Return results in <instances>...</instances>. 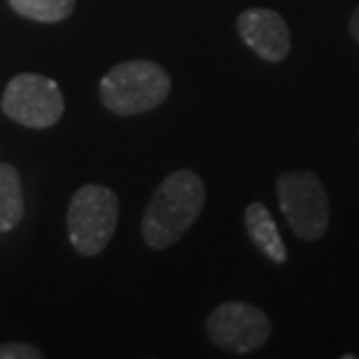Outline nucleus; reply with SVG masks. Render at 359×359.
Here are the masks:
<instances>
[{"instance_id": "1", "label": "nucleus", "mask_w": 359, "mask_h": 359, "mask_svg": "<svg viewBox=\"0 0 359 359\" xmlns=\"http://www.w3.org/2000/svg\"><path fill=\"white\" fill-rule=\"evenodd\" d=\"M205 205V187L194 170H175L156 187L145 215L142 238L149 248L166 250L189 231Z\"/></svg>"}, {"instance_id": "2", "label": "nucleus", "mask_w": 359, "mask_h": 359, "mask_svg": "<svg viewBox=\"0 0 359 359\" xmlns=\"http://www.w3.org/2000/svg\"><path fill=\"white\" fill-rule=\"evenodd\" d=\"M98 93L110 112L131 117L154 110L168 98L170 77L154 61H124L107 70Z\"/></svg>"}, {"instance_id": "3", "label": "nucleus", "mask_w": 359, "mask_h": 359, "mask_svg": "<svg viewBox=\"0 0 359 359\" xmlns=\"http://www.w3.org/2000/svg\"><path fill=\"white\" fill-rule=\"evenodd\" d=\"M117 219V194L103 184H84L68 208V238L80 255L96 257L110 243Z\"/></svg>"}, {"instance_id": "4", "label": "nucleus", "mask_w": 359, "mask_h": 359, "mask_svg": "<svg viewBox=\"0 0 359 359\" xmlns=\"http://www.w3.org/2000/svg\"><path fill=\"white\" fill-rule=\"evenodd\" d=\"M278 203L287 224L304 241H318L329 226V198L311 170H290L276 182Z\"/></svg>"}, {"instance_id": "5", "label": "nucleus", "mask_w": 359, "mask_h": 359, "mask_svg": "<svg viewBox=\"0 0 359 359\" xmlns=\"http://www.w3.org/2000/svg\"><path fill=\"white\" fill-rule=\"evenodd\" d=\"M63 93L59 84L35 73H21L7 84L3 112L28 128H49L63 117Z\"/></svg>"}, {"instance_id": "6", "label": "nucleus", "mask_w": 359, "mask_h": 359, "mask_svg": "<svg viewBox=\"0 0 359 359\" xmlns=\"http://www.w3.org/2000/svg\"><path fill=\"white\" fill-rule=\"evenodd\" d=\"M205 329L217 348L231 353H252L269 341L271 320L252 304L226 301L210 313Z\"/></svg>"}, {"instance_id": "7", "label": "nucleus", "mask_w": 359, "mask_h": 359, "mask_svg": "<svg viewBox=\"0 0 359 359\" xmlns=\"http://www.w3.org/2000/svg\"><path fill=\"white\" fill-rule=\"evenodd\" d=\"M238 33L243 42L264 61L278 63L287 59L292 49V35L287 21L266 7H250V10L241 12Z\"/></svg>"}, {"instance_id": "8", "label": "nucleus", "mask_w": 359, "mask_h": 359, "mask_svg": "<svg viewBox=\"0 0 359 359\" xmlns=\"http://www.w3.org/2000/svg\"><path fill=\"white\" fill-rule=\"evenodd\" d=\"M245 229H248L250 238H252V243L257 245V250H259L264 257H269V259L276 264L287 262V248L283 243V236H280L269 208L259 203V201H255V203L248 205Z\"/></svg>"}, {"instance_id": "9", "label": "nucleus", "mask_w": 359, "mask_h": 359, "mask_svg": "<svg viewBox=\"0 0 359 359\" xmlns=\"http://www.w3.org/2000/svg\"><path fill=\"white\" fill-rule=\"evenodd\" d=\"M24 217V194L19 173L10 163H0V233L10 231Z\"/></svg>"}, {"instance_id": "10", "label": "nucleus", "mask_w": 359, "mask_h": 359, "mask_svg": "<svg viewBox=\"0 0 359 359\" xmlns=\"http://www.w3.org/2000/svg\"><path fill=\"white\" fill-rule=\"evenodd\" d=\"M12 10L33 21H63L75 10V0H10Z\"/></svg>"}, {"instance_id": "11", "label": "nucleus", "mask_w": 359, "mask_h": 359, "mask_svg": "<svg viewBox=\"0 0 359 359\" xmlns=\"http://www.w3.org/2000/svg\"><path fill=\"white\" fill-rule=\"evenodd\" d=\"M0 359H42V353L38 348L26 346V343H3Z\"/></svg>"}, {"instance_id": "12", "label": "nucleus", "mask_w": 359, "mask_h": 359, "mask_svg": "<svg viewBox=\"0 0 359 359\" xmlns=\"http://www.w3.org/2000/svg\"><path fill=\"white\" fill-rule=\"evenodd\" d=\"M350 33H353V38L357 40V45H359V7L355 10L353 19H350Z\"/></svg>"}]
</instances>
